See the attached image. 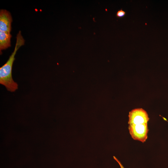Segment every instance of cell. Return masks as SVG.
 <instances>
[{
	"label": "cell",
	"mask_w": 168,
	"mask_h": 168,
	"mask_svg": "<svg viewBox=\"0 0 168 168\" xmlns=\"http://www.w3.org/2000/svg\"><path fill=\"white\" fill-rule=\"evenodd\" d=\"M24 40L20 31L16 37V42L14 49L7 62L0 68V83L5 86L7 90L11 92L18 89V84L13 80L12 76V65L15 56L18 49L24 44Z\"/></svg>",
	"instance_id": "cell-1"
},
{
	"label": "cell",
	"mask_w": 168,
	"mask_h": 168,
	"mask_svg": "<svg viewBox=\"0 0 168 168\" xmlns=\"http://www.w3.org/2000/svg\"><path fill=\"white\" fill-rule=\"evenodd\" d=\"M149 120L147 112L142 108L134 109L129 112L128 124L139 122L147 123Z\"/></svg>",
	"instance_id": "cell-2"
},
{
	"label": "cell",
	"mask_w": 168,
	"mask_h": 168,
	"mask_svg": "<svg viewBox=\"0 0 168 168\" xmlns=\"http://www.w3.org/2000/svg\"><path fill=\"white\" fill-rule=\"evenodd\" d=\"M12 19L9 12L5 9L0 11V30L10 33Z\"/></svg>",
	"instance_id": "cell-3"
},
{
	"label": "cell",
	"mask_w": 168,
	"mask_h": 168,
	"mask_svg": "<svg viewBox=\"0 0 168 168\" xmlns=\"http://www.w3.org/2000/svg\"><path fill=\"white\" fill-rule=\"evenodd\" d=\"M10 33L0 30V50L6 49L11 46Z\"/></svg>",
	"instance_id": "cell-4"
},
{
	"label": "cell",
	"mask_w": 168,
	"mask_h": 168,
	"mask_svg": "<svg viewBox=\"0 0 168 168\" xmlns=\"http://www.w3.org/2000/svg\"><path fill=\"white\" fill-rule=\"evenodd\" d=\"M126 14V12L123 10L122 9H121L117 12L116 15L118 18H121L124 17Z\"/></svg>",
	"instance_id": "cell-5"
},
{
	"label": "cell",
	"mask_w": 168,
	"mask_h": 168,
	"mask_svg": "<svg viewBox=\"0 0 168 168\" xmlns=\"http://www.w3.org/2000/svg\"><path fill=\"white\" fill-rule=\"evenodd\" d=\"M114 159L118 163L121 168H124L120 161L114 156H113Z\"/></svg>",
	"instance_id": "cell-6"
}]
</instances>
